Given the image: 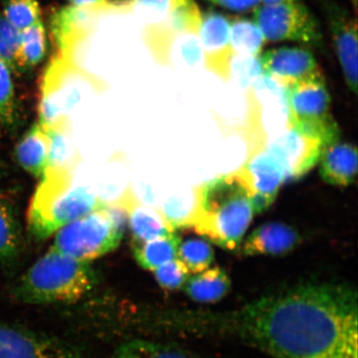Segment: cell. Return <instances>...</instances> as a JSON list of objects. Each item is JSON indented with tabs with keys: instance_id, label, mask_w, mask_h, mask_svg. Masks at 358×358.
Instances as JSON below:
<instances>
[{
	"instance_id": "6da1fadb",
	"label": "cell",
	"mask_w": 358,
	"mask_h": 358,
	"mask_svg": "<svg viewBox=\"0 0 358 358\" xmlns=\"http://www.w3.org/2000/svg\"><path fill=\"white\" fill-rule=\"evenodd\" d=\"M138 331L230 338L272 358H358L357 293L345 282H303L236 310H136Z\"/></svg>"
},
{
	"instance_id": "7a4b0ae2",
	"label": "cell",
	"mask_w": 358,
	"mask_h": 358,
	"mask_svg": "<svg viewBox=\"0 0 358 358\" xmlns=\"http://www.w3.org/2000/svg\"><path fill=\"white\" fill-rule=\"evenodd\" d=\"M192 226L221 248L234 250L248 229L253 190L241 171L218 176L195 188Z\"/></svg>"
},
{
	"instance_id": "3957f363",
	"label": "cell",
	"mask_w": 358,
	"mask_h": 358,
	"mask_svg": "<svg viewBox=\"0 0 358 358\" xmlns=\"http://www.w3.org/2000/svg\"><path fill=\"white\" fill-rule=\"evenodd\" d=\"M98 278L91 264L51 249L14 285V301L28 305H72L95 289Z\"/></svg>"
},
{
	"instance_id": "277c9868",
	"label": "cell",
	"mask_w": 358,
	"mask_h": 358,
	"mask_svg": "<svg viewBox=\"0 0 358 358\" xmlns=\"http://www.w3.org/2000/svg\"><path fill=\"white\" fill-rule=\"evenodd\" d=\"M107 204L88 188L75 183L72 173L44 174L28 208V231L34 239H47L63 226Z\"/></svg>"
},
{
	"instance_id": "5b68a950",
	"label": "cell",
	"mask_w": 358,
	"mask_h": 358,
	"mask_svg": "<svg viewBox=\"0 0 358 358\" xmlns=\"http://www.w3.org/2000/svg\"><path fill=\"white\" fill-rule=\"evenodd\" d=\"M127 223L128 215L120 205L107 204L63 226L56 232L51 249L91 263L120 246Z\"/></svg>"
},
{
	"instance_id": "8992f818",
	"label": "cell",
	"mask_w": 358,
	"mask_h": 358,
	"mask_svg": "<svg viewBox=\"0 0 358 358\" xmlns=\"http://www.w3.org/2000/svg\"><path fill=\"white\" fill-rule=\"evenodd\" d=\"M288 129L326 143L338 141V129L329 115L331 96L320 72L315 76L285 87Z\"/></svg>"
},
{
	"instance_id": "52a82bcc",
	"label": "cell",
	"mask_w": 358,
	"mask_h": 358,
	"mask_svg": "<svg viewBox=\"0 0 358 358\" xmlns=\"http://www.w3.org/2000/svg\"><path fill=\"white\" fill-rule=\"evenodd\" d=\"M266 41H294L320 46L322 43L317 21L305 4L299 1L260 6L254 13Z\"/></svg>"
},
{
	"instance_id": "ba28073f",
	"label": "cell",
	"mask_w": 358,
	"mask_h": 358,
	"mask_svg": "<svg viewBox=\"0 0 358 358\" xmlns=\"http://www.w3.org/2000/svg\"><path fill=\"white\" fill-rule=\"evenodd\" d=\"M0 358H88L79 348L49 334L0 322Z\"/></svg>"
},
{
	"instance_id": "9c48e42d",
	"label": "cell",
	"mask_w": 358,
	"mask_h": 358,
	"mask_svg": "<svg viewBox=\"0 0 358 358\" xmlns=\"http://www.w3.org/2000/svg\"><path fill=\"white\" fill-rule=\"evenodd\" d=\"M329 33L345 76L355 95L357 92V21L346 9L333 2L324 6Z\"/></svg>"
},
{
	"instance_id": "30bf717a",
	"label": "cell",
	"mask_w": 358,
	"mask_h": 358,
	"mask_svg": "<svg viewBox=\"0 0 358 358\" xmlns=\"http://www.w3.org/2000/svg\"><path fill=\"white\" fill-rule=\"evenodd\" d=\"M197 36L205 68L224 81L230 80V20L218 13L204 14Z\"/></svg>"
},
{
	"instance_id": "8fae6325",
	"label": "cell",
	"mask_w": 358,
	"mask_h": 358,
	"mask_svg": "<svg viewBox=\"0 0 358 358\" xmlns=\"http://www.w3.org/2000/svg\"><path fill=\"white\" fill-rule=\"evenodd\" d=\"M264 76L271 78L282 88L322 72L315 56L301 47L271 49L260 55Z\"/></svg>"
},
{
	"instance_id": "7c38bea8",
	"label": "cell",
	"mask_w": 358,
	"mask_h": 358,
	"mask_svg": "<svg viewBox=\"0 0 358 358\" xmlns=\"http://www.w3.org/2000/svg\"><path fill=\"white\" fill-rule=\"evenodd\" d=\"M240 171L253 190L252 206L254 212L265 211L273 203L280 186L287 179L284 167L270 150L263 148L247 159Z\"/></svg>"
},
{
	"instance_id": "4fadbf2b",
	"label": "cell",
	"mask_w": 358,
	"mask_h": 358,
	"mask_svg": "<svg viewBox=\"0 0 358 358\" xmlns=\"http://www.w3.org/2000/svg\"><path fill=\"white\" fill-rule=\"evenodd\" d=\"M326 148L322 141L288 129L268 150L284 167L286 178H298L317 164Z\"/></svg>"
},
{
	"instance_id": "5bb4252c",
	"label": "cell",
	"mask_w": 358,
	"mask_h": 358,
	"mask_svg": "<svg viewBox=\"0 0 358 358\" xmlns=\"http://www.w3.org/2000/svg\"><path fill=\"white\" fill-rule=\"evenodd\" d=\"M128 215L131 242L141 243L173 232L162 209L143 205L134 193H124L117 202Z\"/></svg>"
},
{
	"instance_id": "9a60e30c",
	"label": "cell",
	"mask_w": 358,
	"mask_h": 358,
	"mask_svg": "<svg viewBox=\"0 0 358 358\" xmlns=\"http://www.w3.org/2000/svg\"><path fill=\"white\" fill-rule=\"evenodd\" d=\"M298 232L291 226L282 223H267L257 228L243 246L245 256L286 255L299 243Z\"/></svg>"
},
{
	"instance_id": "2e32d148",
	"label": "cell",
	"mask_w": 358,
	"mask_h": 358,
	"mask_svg": "<svg viewBox=\"0 0 358 358\" xmlns=\"http://www.w3.org/2000/svg\"><path fill=\"white\" fill-rule=\"evenodd\" d=\"M320 176L329 185L345 187L357 176V150L355 145L338 141L329 143L320 159Z\"/></svg>"
},
{
	"instance_id": "e0dca14e",
	"label": "cell",
	"mask_w": 358,
	"mask_h": 358,
	"mask_svg": "<svg viewBox=\"0 0 358 358\" xmlns=\"http://www.w3.org/2000/svg\"><path fill=\"white\" fill-rule=\"evenodd\" d=\"M48 154L49 138L46 129L36 122L16 145V159L28 173L41 179L48 164Z\"/></svg>"
},
{
	"instance_id": "ac0fdd59",
	"label": "cell",
	"mask_w": 358,
	"mask_h": 358,
	"mask_svg": "<svg viewBox=\"0 0 358 358\" xmlns=\"http://www.w3.org/2000/svg\"><path fill=\"white\" fill-rule=\"evenodd\" d=\"M22 250V229L17 211L7 195L0 192V263L11 267Z\"/></svg>"
},
{
	"instance_id": "d6986e66",
	"label": "cell",
	"mask_w": 358,
	"mask_h": 358,
	"mask_svg": "<svg viewBox=\"0 0 358 358\" xmlns=\"http://www.w3.org/2000/svg\"><path fill=\"white\" fill-rule=\"evenodd\" d=\"M231 281L223 268H208L199 274L188 277L185 291L188 298L200 303H214L229 293Z\"/></svg>"
},
{
	"instance_id": "ffe728a7",
	"label": "cell",
	"mask_w": 358,
	"mask_h": 358,
	"mask_svg": "<svg viewBox=\"0 0 358 358\" xmlns=\"http://www.w3.org/2000/svg\"><path fill=\"white\" fill-rule=\"evenodd\" d=\"M107 358H206L180 346L134 338L121 343Z\"/></svg>"
},
{
	"instance_id": "44dd1931",
	"label": "cell",
	"mask_w": 358,
	"mask_h": 358,
	"mask_svg": "<svg viewBox=\"0 0 358 358\" xmlns=\"http://www.w3.org/2000/svg\"><path fill=\"white\" fill-rule=\"evenodd\" d=\"M179 241L180 238L173 231L141 243L131 242V249L136 263L145 270L154 272L160 266L176 260Z\"/></svg>"
},
{
	"instance_id": "7402d4cb",
	"label": "cell",
	"mask_w": 358,
	"mask_h": 358,
	"mask_svg": "<svg viewBox=\"0 0 358 358\" xmlns=\"http://www.w3.org/2000/svg\"><path fill=\"white\" fill-rule=\"evenodd\" d=\"M44 129L49 138L48 164L45 174L72 173L78 162V157L71 141L69 124L67 122Z\"/></svg>"
},
{
	"instance_id": "603a6c76",
	"label": "cell",
	"mask_w": 358,
	"mask_h": 358,
	"mask_svg": "<svg viewBox=\"0 0 358 358\" xmlns=\"http://www.w3.org/2000/svg\"><path fill=\"white\" fill-rule=\"evenodd\" d=\"M189 0H124L122 8L127 9L145 24V29L159 27Z\"/></svg>"
},
{
	"instance_id": "cb8c5ba5",
	"label": "cell",
	"mask_w": 358,
	"mask_h": 358,
	"mask_svg": "<svg viewBox=\"0 0 358 358\" xmlns=\"http://www.w3.org/2000/svg\"><path fill=\"white\" fill-rule=\"evenodd\" d=\"M20 32L16 72L29 70L38 65L44 58L47 48L46 29L42 20Z\"/></svg>"
},
{
	"instance_id": "d4e9b609",
	"label": "cell",
	"mask_w": 358,
	"mask_h": 358,
	"mask_svg": "<svg viewBox=\"0 0 358 358\" xmlns=\"http://www.w3.org/2000/svg\"><path fill=\"white\" fill-rule=\"evenodd\" d=\"M266 39L255 21L230 20V43L233 56L260 57Z\"/></svg>"
},
{
	"instance_id": "484cf974",
	"label": "cell",
	"mask_w": 358,
	"mask_h": 358,
	"mask_svg": "<svg viewBox=\"0 0 358 358\" xmlns=\"http://www.w3.org/2000/svg\"><path fill=\"white\" fill-rule=\"evenodd\" d=\"M11 73L0 59V138L13 134L20 119Z\"/></svg>"
},
{
	"instance_id": "4316f807",
	"label": "cell",
	"mask_w": 358,
	"mask_h": 358,
	"mask_svg": "<svg viewBox=\"0 0 358 358\" xmlns=\"http://www.w3.org/2000/svg\"><path fill=\"white\" fill-rule=\"evenodd\" d=\"M176 260L188 274H199L210 268L214 260L213 248L206 240L189 238L185 241H179Z\"/></svg>"
},
{
	"instance_id": "83f0119b",
	"label": "cell",
	"mask_w": 358,
	"mask_h": 358,
	"mask_svg": "<svg viewBox=\"0 0 358 358\" xmlns=\"http://www.w3.org/2000/svg\"><path fill=\"white\" fill-rule=\"evenodd\" d=\"M3 17L18 31L41 20L39 0H7Z\"/></svg>"
},
{
	"instance_id": "f1b7e54d",
	"label": "cell",
	"mask_w": 358,
	"mask_h": 358,
	"mask_svg": "<svg viewBox=\"0 0 358 358\" xmlns=\"http://www.w3.org/2000/svg\"><path fill=\"white\" fill-rule=\"evenodd\" d=\"M194 208L195 192L193 190L187 199L169 200L162 210L166 216L167 222L173 230L176 231L178 228L192 226Z\"/></svg>"
},
{
	"instance_id": "f546056e",
	"label": "cell",
	"mask_w": 358,
	"mask_h": 358,
	"mask_svg": "<svg viewBox=\"0 0 358 358\" xmlns=\"http://www.w3.org/2000/svg\"><path fill=\"white\" fill-rule=\"evenodd\" d=\"M20 33L3 16L0 17V59L10 71H16L15 60L20 45Z\"/></svg>"
},
{
	"instance_id": "4dcf8cb0",
	"label": "cell",
	"mask_w": 358,
	"mask_h": 358,
	"mask_svg": "<svg viewBox=\"0 0 358 358\" xmlns=\"http://www.w3.org/2000/svg\"><path fill=\"white\" fill-rule=\"evenodd\" d=\"M154 275L157 284L167 291H178L182 288L189 277V274L176 259L160 266L154 271Z\"/></svg>"
},
{
	"instance_id": "1f68e13d",
	"label": "cell",
	"mask_w": 358,
	"mask_h": 358,
	"mask_svg": "<svg viewBox=\"0 0 358 358\" xmlns=\"http://www.w3.org/2000/svg\"><path fill=\"white\" fill-rule=\"evenodd\" d=\"M263 76L260 57L233 56L230 68V79L236 78L242 85H248Z\"/></svg>"
},
{
	"instance_id": "d6a6232c",
	"label": "cell",
	"mask_w": 358,
	"mask_h": 358,
	"mask_svg": "<svg viewBox=\"0 0 358 358\" xmlns=\"http://www.w3.org/2000/svg\"><path fill=\"white\" fill-rule=\"evenodd\" d=\"M211 1L223 8L236 11V13L255 10L261 3V0H211Z\"/></svg>"
},
{
	"instance_id": "836d02e7",
	"label": "cell",
	"mask_w": 358,
	"mask_h": 358,
	"mask_svg": "<svg viewBox=\"0 0 358 358\" xmlns=\"http://www.w3.org/2000/svg\"><path fill=\"white\" fill-rule=\"evenodd\" d=\"M71 6L75 7H94L102 6L107 0H68Z\"/></svg>"
},
{
	"instance_id": "e575fe53",
	"label": "cell",
	"mask_w": 358,
	"mask_h": 358,
	"mask_svg": "<svg viewBox=\"0 0 358 358\" xmlns=\"http://www.w3.org/2000/svg\"><path fill=\"white\" fill-rule=\"evenodd\" d=\"M299 1V0H261L263 4L266 6H273V4L285 3V2Z\"/></svg>"
},
{
	"instance_id": "d590c367",
	"label": "cell",
	"mask_w": 358,
	"mask_h": 358,
	"mask_svg": "<svg viewBox=\"0 0 358 358\" xmlns=\"http://www.w3.org/2000/svg\"><path fill=\"white\" fill-rule=\"evenodd\" d=\"M7 173V166L6 164V162L2 160L1 157H0V178H1L2 176H6Z\"/></svg>"
},
{
	"instance_id": "8d00e7d4",
	"label": "cell",
	"mask_w": 358,
	"mask_h": 358,
	"mask_svg": "<svg viewBox=\"0 0 358 358\" xmlns=\"http://www.w3.org/2000/svg\"><path fill=\"white\" fill-rule=\"evenodd\" d=\"M352 3L353 9H355V13H357V0H350Z\"/></svg>"
}]
</instances>
